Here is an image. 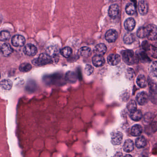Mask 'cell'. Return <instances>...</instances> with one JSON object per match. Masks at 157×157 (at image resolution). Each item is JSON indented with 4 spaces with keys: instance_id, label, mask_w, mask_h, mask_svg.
<instances>
[{
    "instance_id": "1",
    "label": "cell",
    "mask_w": 157,
    "mask_h": 157,
    "mask_svg": "<svg viewBox=\"0 0 157 157\" xmlns=\"http://www.w3.org/2000/svg\"><path fill=\"white\" fill-rule=\"evenodd\" d=\"M51 57L46 53L40 54L39 57L32 61V64L35 66H43L53 63Z\"/></svg>"
},
{
    "instance_id": "2",
    "label": "cell",
    "mask_w": 157,
    "mask_h": 157,
    "mask_svg": "<svg viewBox=\"0 0 157 157\" xmlns=\"http://www.w3.org/2000/svg\"><path fill=\"white\" fill-rule=\"evenodd\" d=\"M123 60L128 65H132L137 61V58L134 55V52L130 50H125L122 52Z\"/></svg>"
},
{
    "instance_id": "3",
    "label": "cell",
    "mask_w": 157,
    "mask_h": 157,
    "mask_svg": "<svg viewBox=\"0 0 157 157\" xmlns=\"http://www.w3.org/2000/svg\"><path fill=\"white\" fill-rule=\"evenodd\" d=\"M11 43L14 47H23L25 44V39L22 35H16L13 37L12 38Z\"/></svg>"
},
{
    "instance_id": "4",
    "label": "cell",
    "mask_w": 157,
    "mask_h": 157,
    "mask_svg": "<svg viewBox=\"0 0 157 157\" xmlns=\"http://www.w3.org/2000/svg\"><path fill=\"white\" fill-rule=\"evenodd\" d=\"M148 29V35L147 38L151 41L157 40V29L156 25L150 24L147 26Z\"/></svg>"
},
{
    "instance_id": "5",
    "label": "cell",
    "mask_w": 157,
    "mask_h": 157,
    "mask_svg": "<svg viewBox=\"0 0 157 157\" xmlns=\"http://www.w3.org/2000/svg\"><path fill=\"white\" fill-rule=\"evenodd\" d=\"M24 53L29 56H34L38 53V49L32 44H28L24 48Z\"/></svg>"
},
{
    "instance_id": "6",
    "label": "cell",
    "mask_w": 157,
    "mask_h": 157,
    "mask_svg": "<svg viewBox=\"0 0 157 157\" xmlns=\"http://www.w3.org/2000/svg\"><path fill=\"white\" fill-rule=\"evenodd\" d=\"M118 38V33L115 29H109L105 34V38L109 43L115 42Z\"/></svg>"
},
{
    "instance_id": "7",
    "label": "cell",
    "mask_w": 157,
    "mask_h": 157,
    "mask_svg": "<svg viewBox=\"0 0 157 157\" xmlns=\"http://www.w3.org/2000/svg\"><path fill=\"white\" fill-rule=\"evenodd\" d=\"M123 135L119 131L115 132L111 135V142L114 145H119L122 143Z\"/></svg>"
},
{
    "instance_id": "8",
    "label": "cell",
    "mask_w": 157,
    "mask_h": 157,
    "mask_svg": "<svg viewBox=\"0 0 157 157\" xmlns=\"http://www.w3.org/2000/svg\"><path fill=\"white\" fill-rule=\"evenodd\" d=\"M49 55L53 61H58L59 60V55H58V49L57 48L54 46H51L48 48L47 50V53Z\"/></svg>"
},
{
    "instance_id": "9",
    "label": "cell",
    "mask_w": 157,
    "mask_h": 157,
    "mask_svg": "<svg viewBox=\"0 0 157 157\" xmlns=\"http://www.w3.org/2000/svg\"><path fill=\"white\" fill-rule=\"evenodd\" d=\"M136 100L140 105H144L148 102L149 96L145 92H141L137 95Z\"/></svg>"
},
{
    "instance_id": "10",
    "label": "cell",
    "mask_w": 157,
    "mask_h": 157,
    "mask_svg": "<svg viewBox=\"0 0 157 157\" xmlns=\"http://www.w3.org/2000/svg\"><path fill=\"white\" fill-rule=\"evenodd\" d=\"M121 58L120 55L116 54H111L108 57V62L111 66H116L120 62Z\"/></svg>"
},
{
    "instance_id": "11",
    "label": "cell",
    "mask_w": 157,
    "mask_h": 157,
    "mask_svg": "<svg viewBox=\"0 0 157 157\" xmlns=\"http://www.w3.org/2000/svg\"><path fill=\"white\" fill-rule=\"evenodd\" d=\"M136 21L132 18H129L126 19L124 22V27L126 30L128 32H131L136 27Z\"/></svg>"
},
{
    "instance_id": "12",
    "label": "cell",
    "mask_w": 157,
    "mask_h": 157,
    "mask_svg": "<svg viewBox=\"0 0 157 157\" xmlns=\"http://www.w3.org/2000/svg\"><path fill=\"white\" fill-rule=\"evenodd\" d=\"M138 10L140 14L145 15L148 13V4L145 1H140L138 3Z\"/></svg>"
},
{
    "instance_id": "13",
    "label": "cell",
    "mask_w": 157,
    "mask_h": 157,
    "mask_svg": "<svg viewBox=\"0 0 157 157\" xmlns=\"http://www.w3.org/2000/svg\"><path fill=\"white\" fill-rule=\"evenodd\" d=\"M119 12V7L116 4H112L109 8L108 14L111 18H115Z\"/></svg>"
},
{
    "instance_id": "14",
    "label": "cell",
    "mask_w": 157,
    "mask_h": 157,
    "mask_svg": "<svg viewBox=\"0 0 157 157\" xmlns=\"http://www.w3.org/2000/svg\"><path fill=\"white\" fill-rule=\"evenodd\" d=\"M1 53L5 57H8L13 53V50L9 44L4 43L1 46Z\"/></svg>"
},
{
    "instance_id": "15",
    "label": "cell",
    "mask_w": 157,
    "mask_h": 157,
    "mask_svg": "<svg viewBox=\"0 0 157 157\" xmlns=\"http://www.w3.org/2000/svg\"><path fill=\"white\" fill-rule=\"evenodd\" d=\"M92 62L96 67H101L105 63V60L102 56L95 55L93 57Z\"/></svg>"
},
{
    "instance_id": "16",
    "label": "cell",
    "mask_w": 157,
    "mask_h": 157,
    "mask_svg": "<svg viewBox=\"0 0 157 157\" xmlns=\"http://www.w3.org/2000/svg\"><path fill=\"white\" fill-rule=\"evenodd\" d=\"M107 51V48L104 43H99L95 46L94 49V53L97 55L102 56L105 54Z\"/></svg>"
},
{
    "instance_id": "17",
    "label": "cell",
    "mask_w": 157,
    "mask_h": 157,
    "mask_svg": "<svg viewBox=\"0 0 157 157\" xmlns=\"http://www.w3.org/2000/svg\"><path fill=\"white\" fill-rule=\"evenodd\" d=\"M124 150L127 153H130L134 150V142L130 139L126 140L123 146Z\"/></svg>"
},
{
    "instance_id": "18",
    "label": "cell",
    "mask_w": 157,
    "mask_h": 157,
    "mask_svg": "<svg viewBox=\"0 0 157 157\" xmlns=\"http://www.w3.org/2000/svg\"><path fill=\"white\" fill-rule=\"evenodd\" d=\"M137 35L141 38L147 37L148 35V29L147 27H142L139 28L137 31Z\"/></svg>"
},
{
    "instance_id": "19",
    "label": "cell",
    "mask_w": 157,
    "mask_h": 157,
    "mask_svg": "<svg viewBox=\"0 0 157 157\" xmlns=\"http://www.w3.org/2000/svg\"><path fill=\"white\" fill-rule=\"evenodd\" d=\"M142 132V128L140 125H136L132 127L131 134L134 136H138Z\"/></svg>"
},
{
    "instance_id": "20",
    "label": "cell",
    "mask_w": 157,
    "mask_h": 157,
    "mask_svg": "<svg viewBox=\"0 0 157 157\" xmlns=\"http://www.w3.org/2000/svg\"><path fill=\"white\" fill-rule=\"evenodd\" d=\"M131 119L135 121H140L142 118V111L139 110H136L130 114Z\"/></svg>"
},
{
    "instance_id": "21",
    "label": "cell",
    "mask_w": 157,
    "mask_h": 157,
    "mask_svg": "<svg viewBox=\"0 0 157 157\" xmlns=\"http://www.w3.org/2000/svg\"><path fill=\"white\" fill-rule=\"evenodd\" d=\"M79 54L82 57L88 58L91 55V50L87 47H83L79 49Z\"/></svg>"
},
{
    "instance_id": "22",
    "label": "cell",
    "mask_w": 157,
    "mask_h": 157,
    "mask_svg": "<svg viewBox=\"0 0 157 157\" xmlns=\"http://www.w3.org/2000/svg\"><path fill=\"white\" fill-rule=\"evenodd\" d=\"M137 84L141 88H144L147 86V82L145 76L143 75H139L136 79Z\"/></svg>"
},
{
    "instance_id": "23",
    "label": "cell",
    "mask_w": 157,
    "mask_h": 157,
    "mask_svg": "<svg viewBox=\"0 0 157 157\" xmlns=\"http://www.w3.org/2000/svg\"><path fill=\"white\" fill-rule=\"evenodd\" d=\"M0 85L3 89L10 90L12 87L13 82L10 79H5L1 82Z\"/></svg>"
},
{
    "instance_id": "24",
    "label": "cell",
    "mask_w": 157,
    "mask_h": 157,
    "mask_svg": "<svg viewBox=\"0 0 157 157\" xmlns=\"http://www.w3.org/2000/svg\"><path fill=\"white\" fill-rule=\"evenodd\" d=\"M147 145V141L144 136H140L136 140V145L138 148H144Z\"/></svg>"
},
{
    "instance_id": "25",
    "label": "cell",
    "mask_w": 157,
    "mask_h": 157,
    "mask_svg": "<svg viewBox=\"0 0 157 157\" xmlns=\"http://www.w3.org/2000/svg\"><path fill=\"white\" fill-rule=\"evenodd\" d=\"M125 11L128 15H133L136 12V8L134 3H129L125 7Z\"/></svg>"
},
{
    "instance_id": "26",
    "label": "cell",
    "mask_w": 157,
    "mask_h": 157,
    "mask_svg": "<svg viewBox=\"0 0 157 157\" xmlns=\"http://www.w3.org/2000/svg\"><path fill=\"white\" fill-rule=\"evenodd\" d=\"M135 41V37L133 34L127 33L124 37V43L127 44H130Z\"/></svg>"
},
{
    "instance_id": "27",
    "label": "cell",
    "mask_w": 157,
    "mask_h": 157,
    "mask_svg": "<svg viewBox=\"0 0 157 157\" xmlns=\"http://www.w3.org/2000/svg\"><path fill=\"white\" fill-rule=\"evenodd\" d=\"M72 53V49L69 47H65L60 50L61 55L65 58H68L70 57Z\"/></svg>"
},
{
    "instance_id": "28",
    "label": "cell",
    "mask_w": 157,
    "mask_h": 157,
    "mask_svg": "<svg viewBox=\"0 0 157 157\" xmlns=\"http://www.w3.org/2000/svg\"><path fill=\"white\" fill-rule=\"evenodd\" d=\"M32 65L28 63H22L19 66V71L21 72H28L32 70Z\"/></svg>"
},
{
    "instance_id": "29",
    "label": "cell",
    "mask_w": 157,
    "mask_h": 157,
    "mask_svg": "<svg viewBox=\"0 0 157 157\" xmlns=\"http://www.w3.org/2000/svg\"><path fill=\"white\" fill-rule=\"evenodd\" d=\"M11 35L7 30H2L0 32V40L1 41H7L10 38Z\"/></svg>"
},
{
    "instance_id": "30",
    "label": "cell",
    "mask_w": 157,
    "mask_h": 157,
    "mask_svg": "<svg viewBox=\"0 0 157 157\" xmlns=\"http://www.w3.org/2000/svg\"><path fill=\"white\" fill-rule=\"evenodd\" d=\"M127 108L130 113L137 110V104L134 100H131L127 104Z\"/></svg>"
},
{
    "instance_id": "31",
    "label": "cell",
    "mask_w": 157,
    "mask_h": 157,
    "mask_svg": "<svg viewBox=\"0 0 157 157\" xmlns=\"http://www.w3.org/2000/svg\"><path fill=\"white\" fill-rule=\"evenodd\" d=\"M150 72L153 77H157V62H153L151 65L150 68Z\"/></svg>"
},
{
    "instance_id": "32",
    "label": "cell",
    "mask_w": 157,
    "mask_h": 157,
    "mask_svg": "<svg viewBox=\"0 0 157 157\" xmlns=\"http://www.w3.org/2000/svg\"><path fill=\"white\" fill-rule=\"evenodd\" d=\"M126 75V77L128 79H130V80L133 79L134 76H135V72H134L133 69H132V68H128L127 70Z\"/></svg>"
},
{
    "instance_id": "33",
    "label": "cell",
    "mask_w": 157,
    "mask_h": 157,
    "mask_svg": "<svg viewBox=\"0 0 157 157\" xmlns=\"http://www.w3.org/2000/svg\"><path fill=\"white\" fill-rule=\"evenodd\" d=\"M94 70V69L93 67L91 65H89V64L86 65V66H85V73L87 75H88V76L91 75L93 73Z\"/></svg>"
},
{
    "instance_id": "34",
    "label": "cell",
    "mask_w": 157,
    "mask_h": 157,
    "mask_svg": "<svg viewBox=\"0 0 157 157\" xmlns=\"http://www.w3.org/2000/svg\"><path fill=\"white\" fill-rule=\"evenodd\" d=\"M138 56H139V58L140 60H142V61H146L149 60V58L147 57V55L145 54L144 52H141L138 54Z\"/></svg>"
},
{
    "instance_id": "35",
    "label": "cell",
    "mask_w": 157,
    "mask_h": 157,
    "mask_svg": "<svg viewBox=\"0 0 157 157\" xmlns=\"http://www.w3.org/2000/svg\"><path fill=\"white\" fill-rule=\"evenodd\" d=\"M151 114H147L145 115L144 120L146 121V123H149L152 121L153 119V116L151 115Z\"/></svg>"
},
{
    "instance_id": "36",
    "label": "cell",
    "mask_w": 157,
    "mask_h": 157,
    "mask_svg": "<svg viewBox=\"0 0 157 157\" xmlns=\"http://www.w3.org/2000/svg\"><path fill=\"white\" fill-rule=\"evenodd\" d=\"M123 157V154L121 153H120V152H118L113 157Z\"/></svg>"
},
{
    "instance_id": "37",
    "label": "cell",
    "mask_w": 157,
    "mask_h": 157,
    "mask_svg": "<svg viewBox=\"0 0 157 157\" xmlns=\"http://www.w3.org/2000/svg\"><path fill=\"white\" fill-rule=\"evenodd\" d=\"M124 157H132L131 155H129V154H128V155H126V156H125Z\"/></svg>"
},
{
    "instance_id": "38",
    "label": "cell",
    "mask_w": 157,
    "mask_h": 157,
    "mask_svg": "<svg viewBox=\"0 0 157 157\" xmlns=\"http://www.w3.org/2000/svg\"><path fill=\"white\" fill-rule=\"evenodd\" d=\"M1 46H0V53H1Z\"/></svg>"
},
{
    "instance_id": "39",
    "label": "cell",
    "mask_w": 157,
    "mask_h": 157,
    "mask_svg": "<svg viewBox=\"0 0 157 157\" xmlns=\"http://www.w3.org/2000/svg\"><path fill=\"white\" fill-rule=\"evenodd\" d=\"M0 78H1V73H0Z\"/></svg>"
}]
</instances>
